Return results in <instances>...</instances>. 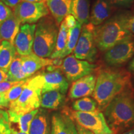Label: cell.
I'll list each match as a JSON object with an SVG mask.
<instances>
[{
	"mask_svg": "<svg viewBox=\"0 0 134 134\" xmlns=\"http://www.w3.org/2000/svg\"><path fill=\"white\" fill-rule=\"evenodd\" d=\"M130 73L124 70L104 68L99 71L93 94L98 109L104 110L110 101L131 87Z\"/></svg>",
	"mask_w": 134,
	"mask_h": 134,
	"instance_id": "obj_1",
	"label": "cell"
},
{
	"mask_svg": "<svg viewBox=\"0 0 134 134\" xmlns=\"http://www.w3.org/2000/svg\"><path fill=\"white\" fill-rule=\"evenodd\" d=\"M107 123L114 133L134 127V95L132 86L115 96L104 110Z\"/></svg>",
	"mask_w": 134,
	"mask_h": 134,
	"instance_id": "obj_2",
	"label": "cell"
},
{
	"mask_svg": "<svg viewBox=\"0 0 134 134\" xmlns=\"http://www.w3.org/2000/svg\"><path fill=\"white\" fill-rule=\"evenodd\" d=\"M128 18L125 15H118L94 26L93 34L96 47L105 52L120 42L133 38V34L127 29Z\"/></svg>",
	"mask_w": 134,
	"mask_h": 134,
	"instance_id": "obj_3",
	"label": "cell"
},
{
	"mask_svg": "<svg viewBox=\"0 0 134 134\" xmlns=\"http://www.w3.org/2000/svg\"><path fill=\"white\" fill-rule=\"evenodd\" d=\"M58 25L52 16L43 17L37 22L35 31L32 51L42 58H50L56 45Z\"/></svg>",
	"mask_w": 134,
	"mask_h": 134,
	"instance_id": "obj_4",
	"label": "cell"
},
{
	"mask_svg": "<svg viewBox=\"0 0 134 134\" xmlns=\"http://www.w3.org/2000/svg\"><path fill=\"white\" fill-rule=\"evenodd\" d=\"M43 78L42 73L28 78L20 96L9 103V110L19 115L29 113L37 109L41 105Z\"/></svg>",
	"mask_w": 134,
	"mask_h": 134,
	"instance_id": "obj_5",
	"label": "cell"
},
{
	"mask_svg": "<svg viewBox=\"0 0 134 134\" xmlns=\"http://www.w3.org/2000/svg\"><path fill=\"white\" fill-rule=\"evenodd\" d=\"M68 114L75 123L94 134H114L107 123L104 114L99 110L86 113L70 110Z\"/></svg>",
	"mask_w": 134,
	"mask_h": 134,
	"instance_id": "obj_6",
	"label": "cell"
},
{
	"mask_svg": "<svg viewBox=\"0 0 134 134\" xmlns=\"http://www.w3.org/2000/svg\"><path fill=\"white\" fill-rule=\"evenodd\" d=\"M94 26L90 23L83 25L78 41L73 50V55L75 57L90 63L96 61L98 53L94 38Z\"/></svg>",
	"mask_w": 134,
	"mask_h": 134,
	"instance_id": "obj_7",
	"label": "cell"
},
{
	"mask_svg": "<svg viewBox=\"0 0 134 134\" xmlns=\"http://www.w3.org/2000/svg\"><path fill=\"white\" fill-rule=\"evenodd\" d=\"M13 11L21 24H35L50 13L45 2L23 1L16 5Z\"/></svg>",
	"mask_w": 134,
	"mask_h": 134,
	"instance_id": "obj_8",
	"label": "cell"
},
{
	"mask_svg": "<svg viewBox=\"0 0 134 134\" xmlns=\"http://www.w3.org/2000/svg\"><path fill=\"white\" fill-rule=\"evenodd\" d=\"M96 68V65L78 59L73 55H70L63 60L61 70L67 80L73 82L82 77L92 74Z\"/></svg>",
	"mask_w": 134,
	"mask_h": 134,
	"instance_id": "obj_9",
	"label": "cell"
},
{
	"mask_svg": "<svg viewBox=\"0 0 134 134\" xmlns=\"http://www.w3.org/2000/svg\"><path fill=\"white\" fill-rule=\"evenodd\" d=\"M134 55V38H130L117 43L105 51L104 60L111 66H120L129 61Z\"/></svg>",
	"mask_w": 134,
	"mask_h": 134,
	"instance_id": "obj_10",
	"label": "cell"
},
{
	"mask_svg": "<svg viewBox=\"0 0 134 134\" xmlns=\"http://www.w3.org/2000/svg\"><path fill=\"white\" fill-rule=\"evenodd\" d=\"M36 27L35 24H24L20 26L14 42L16 52L20 56H25L33 52Z\"/></svg>",
	"mask_w": 134,
	"mask_h": 134,
	"instance_id": "obj_11",
	"label": "cell"
},
{
	"mask_svg": "<svg viewBox=\"0 0 134 134\" xmlns=\"http://www.w3.org/2000/svg\"><path fill=\"white\" fill-rule=\"evenodd\" d=\"M22 67L26 78H29L37 71L44 67L62 65L59 58L51 59L42 58L32 52L25 56H21Z\"/></svg>",
	"mask_w": 134,
	"mask_h": 134,
	"instance_id": "obj_12",
	"label": "cell"
},
{
	"mask_svg": "<svg viewBox=\"0 0 134 134\" xmlns=\"http://www.w3.org/2000/svg\"><path fill=\"white\" fill-rule=\"evenodd\" d=\"M42 74L43 78L42 94L50 91H58L64 94H66L69 83L61 70L55 67L54 70Z\"/></svg>",
	"mask_w": 134,
	"mask_h": 134,
	"instance_id": "obj_13",
	"label": "cell"
},
{
	"mask_svg": "<svg viewBox=\"0 0 134 134\" xmlns=\"http://www.w3.org/2000/svg\"><path fill=\"white\" fill-rule=\"evenodd\" d=\"M96 76L91 74L73 81L68 96L70 99H79L93 94L96 85Z\"/></svg>",
	"mask_w": 134,
	"mask_h": 134,
	"instance_id": "obj_14",
	"label": "cell"
},
{
	"mask_svg": "<svg viewBox=\"0 0 134 134\" xmlns=\"http://www.w3.org/2000/svg\"><path fill=\"white\" fill-rule=\"evenodd\" d=\"M46 4L52 16L59 25L68 14H71L72 0H46Z\"/></svg>",
	"mask_w": 134,
	"mask_h": 134,
	"instance_id": "obj_15",
	"label": "cell"
},
{
	"mask_svg": "<svg viewBox=\"0 0 134 134\" xmlns=\"http://www.w3.org/2000/svg\"><path fill=\"white\" fill-rule=\"evenodd\" d=\"M109 0H96L90 14V23L94 26H99L108 20L111 14Z\"/></svg>",
	"mask_w": 134,
	"mask_h": 134,
	"instance_id": "obj_16",
	"label": "cell"
},
{
	"mask_svg": "<svg viewBox=\"0 0 134 134\" xmlns=\"http://www.w3.org/2000/svg\"><path fill=\"white\" fill-rule=\"evenodd\" d=\"M21 23L14 13L0 25V39L8 41L14 45L15 38L19 31Z\"/></svg>",
	"mask_w": 134,
	"mask_h": 134,
	"instance_id": "obj_17",
	"label": "cell"
},
{
	"mask_svg": "<svg viewBox=\"0 0 134 134\" xmlns=\"http://www.w3.org/2000/svg\"><path fill=\"white\" fill-rule=\"evenodd\" d=\"M29 134H51V124L46 110L38 109L30 125Z\"/></svg>",
	"mask_w": 134,
	"mask_h": 134,
	"instance_id": "obj_18",
	"label": "cell"
},
{
	"mask_svg": "<svg viewBox=\"0 0 134 134\" xmlns=\"http://www.w3.org/2000/svg\"><path fill=\"white\" fill-rule=\"evenodd\" d=\"M65 101L64 94L58 91H50L42 94L40 106L48 109H57L64 104Z\"/></svg>",
	"mask_w": 134,
	"mask_h": 134,
	"instance_id": "obj_19",
	"label": "cell"
},
{
	"mask_svg": "<svg viewBox=\"0 0 134 134\" xmlns=\"http://www.w3.org/2000/svg\"><path fill=\"white\" fill-rule=\"evenodd\" d=\"M71 14L82 26L88 24L90 20L89 0H72Z\"/></svg>",
	"mask_w": 134,
	"mask_h": 134,
	"instance_id": "obj_20",
	"label": "cell"
},
{
	"mask_svg": "<svg viewBox=\"0 0 134 134\" xmlns=\"http://www.w3.org/2000/svg\"><path fill=\"white\" fill-rule=\"evenodd\" d=\"M16 53L14 45L8 41H1L0 43V68L8 72Z\"/></svg>",
	"mask_w": 134,
	"mask_h": 134,
	"instance_id": "obj_21",
	"label": "cell"
},
{
	"mask_svg": "<svg viewBox=\"0 0 134 134\" xmlns=\"http://www.w3.org/2000/svg\"><path fill=\"white\" fill-rule=\"evenodd\" d=\"M38 111V109H37L34 110L29 113L25 114L23 115H19L8 110L7 113L9 122L18 124L20 132L29 134L30 125H31L34 117L37 114Z\"/></svg>",
	"mask_w": 134,
	"mask_h": 134,
	"instance_id": "obj_22",
	"label": "cell"
},
{
	"mask_svg": "<svg viewBox=\"0 0 134 134\" xmlns=\"http://www.w3.org/2000/svg\"><path fill=\"white\" fill-rule=\"evenodd\" d=\"M68 30L69 29L65 24V21H63L60 24L59 30H58L55 49L50 58L51 59H55V58L62 59L63 54L64 53L65 48H66L67 40H68Z\"/></svg>",
	"mask_w": 134,
	"mask_h": 134,
	"instance_id": "obj_23",
	"label": "cell"
},
{
	"mask_svg": "<svg viewBox=\"0 0 134 134\" xmlns=\"http://www.w3.org/2000/svg\"><path fill=\"white\" fill-rule=\"evenodd\" d=\"M7 73L8 81L18 82L27 79L23 72L20 55H16L11 64L10 65Z\"/></svg>",
	"mask_w": 134,
	"mask_h": 134,
	"instance_id": "obj_24",
	"label": "cell"
},
{
	"mask_svg": "<svg viewBox=\"0 0 134 134\" xmlns=\"http://www.w3.org/2000/svg\"><path fill=\"white\" fill-rule=\"evenodd\" d=\"M82 28V25L79 22L76 21V25L71 29L68 30V40L66 48L63 54L62 58L66 57L73 52L75 46H76L77 42L79 38L80 32H81Z\"/></svg>",
	"mask_w": 134,
	"mask_h": 134,
	"instance_id": "obj_25",
	"label": "cell"
},
{
	"mask_svg": "<svg viewBox=\"0 0 134 134\" xmlns=\"http://www.w3.org/2000/svg\"><path fill=\"white\" fill-rule=\"evenodd\" d=\"M72 108L75 111L92 112L98 109V103L94 99L83 97L75 100L72 103Z\"/></svg>",
	"mask_w": 134,
	"mask_h": 134,
	"instance_id": "obj_26",
	"label": "cell"
},
{
	"mask_svg": "<svg viewBox=\"0 0 134 134\" xmlns=\"http://www.w3.org/2000/svg\"><path fill=\"white\" fill-rule=\"evenodd\" d=\"M51 134H70L62 114L55 113L52 117Z\"/></svg>",
	"mask_w": 134,
	"mask_h": 134,
	"instance_id": "obj_27",
	"label": "cell"
},
{
	"mask_svg": "<svg viewBox=\"0 0 134 134\" xmlns=\"http://www.w3.org/2000/svg\"><path fill=\"white\" fill-rule=\"evenodd\" d=\"M27 79L23 80L22 81L18 82L16 85H14V86L11 87L8 91L3 93L4 98L9 103L14 101L15 100H16L20 96V95L21 94L22 92H23L25 87Z\"/></svg>",
	"mask_w": 134,
	"mask_h": 134,
	"instance_id": "obj_28",
	"label": "cell"
},
{
	"mask_svg": "<svg viewBox=\"0 0 134 134\" xmlns=\"http://www.w3.org/2000/svg\"><path fill=\"white\" fill-rule=\"evenodd\" d=\"M13 13L11 8L0 1V25Z\"/></svg>",
	"mask_w": 134,
	"mask_h": 134,
	"instance_id": "obj_29",
	"label": "cell"
},
{
	"mask_svg": "<svg viewBox=\"0 0 134 134\" xmlns=\"http://www.w3.org/2000/svg\"><path fill=\"white\" fill-rule=\"evenodd\" d=\"M10 122L8 113L0 119V134H11Z\"/></svg>",
	"mask_w": 134,
	"mask_h": 134,
	"instance_id": "obj_30",
	"label": "cell"
},
{
	"mask_svg": "<svg viewBox=\"0 0 134 134\" xmlns=\"http://www.w3.org/2000/svg\"><path fill=\"white\" fill-rule=\"evenodd\" d=\"M62 114L65 119V122H66L67 126H68L70 134H78V132H77L76 126H75V122L72 120L71 117H70V115H68V113H67L66 110H64Z\"/></svg>",
	"mask_w": 134,
	"mask_h": 134,
	"instance_id": "obj_31",
	"label": "cell"
},
{
	"mask_svg": "<svg viewBox=\"0 0 134 134\" xmlns=\"http://www.w3.org/2000/svg\"><path fill=\"white\" fill-rule=\"evenodd\" d=\"M19 82V81H18ZM18 83V82L6 81L4 82H1L0 83V93H4L9 90L13 86Z\"/></svg>",
	"mask_w": 134,
	"mask_h": 134,
	"instance_id": "obj_32",
	"label": "cell"
},
{
	"mask_svg": "<svg viewBox=\"0 0 134 134\" xmlns=\"http://www.w3.org/2000/svg\"><path fill=\"white\" fill-rule=\"evenodd\" d=\"M63 21H65V24H66L67 27L68 28V29L73 28L76 25L77 21L75 17L72 14H68V16H66L65 18V19H63Z\"/></svg>",
	"mask_w": 134,
	"mask_h": 134,
	"instance_id": "obj_33",
	"label": "cell"
},
{
	"mask_svg": "<svg viewBox=\"0 0 134 134\" xmlns=\"http://www.w3.org/2000/svg\"><path fill=\"white\" fill-rule=\"evenodd\" d=\"M109 1L114 5L124 7L130 6L133 3V0H109Z\"/></svg>",
	"mask_w": 134,
	"mask_h": 134,
	"instance_id": "obj_34",
	"label": "cell"
},
{
	"mask_svg": "<svg viewBox=\"0 0 134 134\" xmlns=\"http://www.w3.org/2000/svg\"><path fill=\"white\" fill-rule=\"evenodd\" d=\"M0 1L13 9L18 3L21 2V0H0Z\"/></svg>",
	"mask_w": 134,
	"mask_h": 134,
	"instance_id": "obj_35",
	"label": "cell"
},
{
	"mask_svg": "<svg viewBox=\"0 0 134 134\" xmlns=\"http://www.w3.org/2000/svg\"><path fill=\"white\" fill-rule=\"evenodd\" d=\"M127 29L132 34H134V16L129 17L127 22Z\"/></svg>",
	"mask_w": 134,
	"mask_h": 134,
	"instance_id": "obj_36",
	"label": "cell"
},
{
	"mask_svg": "<svg viewBox=\"0 0 134 134\" xmlns=\"http://www.w3.org/2000/svg\"><path fill=\"white\" fill-rule=\"evenodd\" d=\"M75 126H76L77 132H78V134H94L93 133H92L91 131L88 130L84 128L81 125L75 123Z\"/></svg>",
	"mask_w": 134,
	"mask_h": 134,
	"instance_id": "obj_37",
	"label": "cell"
},
{
	"mask_svg": "<svg viewBox=\"0 0 134 134\" xmlns=\"http://www.w3.org/2000/svg\"><path fill=\"white\" fill-rule=\"evenodd\" d=\"M9 103L4 98L3 94L0 93V109L9 108Z\"/></svg>",
	"mask_w": 134,
	"mask_h": 134,
	"instance_id": "obj_38",
	"label": "cell"
},
{
	"mask_svg": "<svg viewBox=\"0 0 134 134\" xmlns=\"http://www.w3.org/2000/svg\"><path fill=\"white\" fill-rule=\"evenodd\" d=\"M8 81V76L7 72L0 68V83Z\"/></svg>",
	"mask_w": 134,
	"mask_h": 134,
	"instance_id": "obj_39",
	"label": "cell"
},
{
	"mask_svg": "<svg viewBox=\"0 0 134 134\" xmlns=\"http://www.w3.org/2000/svg\"><path fill=\"white\" fill-rule=\"evenodd\" d=\"M129 70L130 71L134 72V58L130 62L129 65Z\"/></svg>",
	"mask_w": 134,
	"mask_h": 134,
	"instance_id": "obj_40",
	"label": "cell"
},
{
	"mask_svg": "<svg viewBox=\"0 0 134 134\" xmlns=\"http://www.w3.org/2000/svg\"><path fill=\"white\" fill-rule=\"evenodd\" d=\"M21 1H28V2H34V3H41V2L46 3V0H21Z\"/></svg>",
	"mask_w": 134,
	"mask_h": 134,
	"instance_id": "obj_41",
	"label": "cell"
},
{
	"mask_svg": "<svg viewBox=\"0 0 134 134\" xmlns=\"http://www.w3.org/2000/svg\"><path fill=\"white\" fill-rule=\"evenodd\" d=\"M120 134H134V127H132L131 129L124 132L123 133H121Z\"/></svg>",
	"mask_w": 134,
	"mask_h": 134,
	"instance_id": "obj_42",
	"label": "cell"
},
{
	"mask_svg": "<svg viewBox=\"0 0 134 134\" xmlns=\"http://www.w3.org/2000/svg\"><path fill=\"white\" fill-rule=\"evenodd\" d=\"M11 134H28L27 133H24V132L16 131V130H14V129H12V128H11Z\"/></svg>",
	"mask_w": 134,
	"mask_h": 134,
	"instance_id": "obj_43",
	"label": "cell"
},
{
	"mask_svg": "<svg viewBox=\"0 0 134 134\" xmlns=\"http://www.w3.org/2000/svg\"><path fill=\"white\" fill-rule=\"evenodd\" d=\"M6 113H7L6 112H5V111H4V110L0 109V119H1V117H3V116H4V115L6 114Z\"/></svg>",
	"mask_w": 134,
	"mask_h": 134,
	"instance_id": "obj_44",
	"label": "cell"
},
{
	"mask_svg": "<svg viewBox=\"0 0 134 134\" xmlns=\"http://www.w3.org/2000/svg\"><path fill=\"white\" fill-rule=\"evenodd\" d=\"M1 39H0V43H1Z\"/></svg>",
	"mask_w": 134,
	"mask_h": 134,
	"instance_id": "obj_45",
	"label": "cell"
},
{
	"mask_svg": "<svg viewBox=\"0 0 134 134\" xmlns=\"http://www.w3.org/2000/svg\"><path fill=\"white\" fill-rule=\"evenodd\" d=\"M133 16H134V15H133Z\"/></svg>",
	"mask_w": 134,
	"mask_h": 134,
	"instance_id": "obj_46",
	"label": "cell"
}]
</instances>
